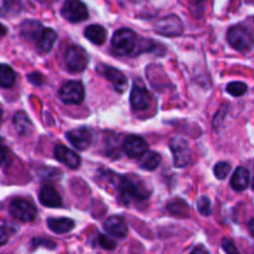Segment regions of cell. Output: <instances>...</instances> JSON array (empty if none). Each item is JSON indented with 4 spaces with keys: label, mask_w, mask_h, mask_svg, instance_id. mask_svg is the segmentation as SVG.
<instances>
[{
    "label": "cell",
    "mask_w": 254,
    "mask_h": 254,
    "mask_svg": "<svg viewBox=\"0 0 254 254\" xmlns=\"http://www.w3.org/2000/svg\"><path fill=\"white\" fill-rule=\"evenodd\" d=\"M191 254H210V252H208L203 246H197V247L193 248V251L191 252Z\"/></svg>",
    "instance_id": "cell-35"
},
{
    "label": "cell",
    "mask_w": 254,
    "mask_h": 254,
    "mask_svg": "<svg viewBox=\"0 0 254 254\" xmlns=\"http://www.w3.org/2000/svg\"><path fill=\"white\" fill-rule=\"evenodd\" d=\"M118 191L119 197L124 205L144 201L150 195L145 184L134 175L121 176L118 179Z\"/></svg>",
    "instance_id": "cell-1"
},
{
    "label": "cell",
    "mask_w": 254,
    "mask_h": 254,
    "mask_svg": "<svg viewBox=\"0 0 254 254\" xmlns=\"http://www.w3.org/2000/svg\"><path fill=\"white\" fill-rule=\"evenodd\" d=\"M15 83V72L9 64H0V87L10 88Z\"/></svg>",
    "instance_id": "cell-25"
},
{
    "label": "cell",
    "mask_w": 254,
    "mask_h": 254,
    "mask_svg": "<svg viewBox=\"0 0 254 254\" xmlns=\"http://www.w3.org/2000/svg\"><path fill=\"white\" fill-rule=\"evenodd\" d=\"M67 139L69 143L77 149V150H86L91 146L92 141H93V135H92L91 130L87 129L86 127H81V128L72 129L66 134Z\"/></svg>",
    "instance_id": "cell-10"
},
{
    "label": "cell",
    "mask_w": 254,
    "mask_h": 254,
    "mask_svg": "<svg viewBox=\"0 0 254 254\" xmlns=\"http://www.w3.org/2000/svg\"><path fill=\"white\" fill-rule=\"evenodd\" d=\"M1 114H2V112H1V109H0V122H1Z\"/></svg>",
    "instance_id": "cell-39"
},
{
    "label": "cell",
    "mask_w": 254,
    "mask_h": 254,
    "mask_svg": "<svg viewBox=\"0 0 254 254\" xmlns=\"http://www.w3.org/2000/svg\"><path fill=\"white\" fill-rule=\"evenodd\" d=\"M7 241H9V232H7L6 228L0 226V247L4 246Z\"/></svg>",
    "instance_id": "cell-34"
},
{
    "label": "cell",
    "mask_w": 254,
    "mask_h": 254,
    "mask_svg": "<svg viewBox=\"0 0 254 254\" xmlns=\"http://www.w3.org/2000/svg\"><path fill=\"white\" fill-rule=\"evenodd\" d=\"M231 171V165L226 161H220V163L216 164L215 166V175L216 178L220 179V180H223L226 179V176L230 174Z\"/></svg>",
    "instance_id": "cell-28"
},
{
    "label": "cell",
    "mask_w": 254,
    "mask_h": 254,
    "mask_svg": "<svg viewBox=\"0 0 254 254\" xmlns=\"http://www.w3.org/2000/svg\"><path fill=\"white\" fill-rule=\"evenodd\" d=\"M148 148H149L148 143H146L141 136L131 135L124 139L123 141L124 153L131 159L141 158V156L148 151Z\"/></svg>",
    "instance_id": "cell-11"
},
{
    "label": "cell",
    "mask_w": 254,
    "mask_h": 254,
    "mask_svg": "<svg viewBox=\"0 0 254 254\" xmlns=\"http://www.w3.org/2000/svg\"><path fill=\"white\" fill-rule=\"evenodd\" d=\"M11 161V153L4 141L0 139V166H7Z\"/></svg>",
    "instance_id": "cell-29"
},
{
    "label": "cell",
    "mask_w": 254,
    "mask_h": 254,
    "mask_svg": "<svg viewBox=\"0 0 254 254\" xmlns=\"http://www.w3.org/2000/svg\"><path fill=\"white\" fill-rule=\"evenodd\" d=\"M222 248H223V251H225L226 254H241L240 252H238L237 247L233 245L232 241L227 240V238H223L222 240Z\"/></svg>",
    "instance_id": "cell-31"
},
{
    "label": "cell",
    "mask_w": 254,
    "mask_h": 254,
    "mask_svg": "<svg viewBox=\"0 0 254 254\" xmlns=\"http://www.w3.org/2000/svg\"><path fill=\"white\" fill-rule=\"evenodd\" d=\"M248 227H250V232L252 233V236L254 237V218L250 221V225H248Z\"/></svg>",
    "instance_id": "cell-36"
},
{
    "label": "cell",
    "mask_w": 254,
    "mask_h": 254,
    "mask_svg": "<svg viewBox=\"0 0 254 254\" xmlns=\"http://www.w3.org/2000/svg\"><path fill=\"white\" fill-rule=\"evenodd\" d=\"M250 185V171L243 166L237 168V170L233 173L232 179H231V186L235 191H245Z\"/></svg>",
    "instance_id": "cell-19"
},
{
    "label": "cell",
    "mask_w": 254,
    "mask_h": 254,
    "mask_svg": "<svg viewBox=\"0 0 254 254\" xmlns=\"http://www.w3.org/2000/svg\"><path fill=\"white\" fill-rule=\"evenodd\" d=\"M227 40L233 49L241 52H247L252 49L254 35L248 27L243 26V25H236L228 30Z\"/></svg>",
    "instance_id": "cell-3"
},
{
    "label": "cell",
    "mask_w": 254,
    "mask_h": 254,
    "mask_svg": "<svg viewBox=\"0 0 254 254\" xmlns=\"http://www.w3.org/2000/svg\"><path fill=\"white\" fill-rule=\"evenodd\" d=\"M32 245L36 247V246H45V247L47 248H55L56 247V245H55L54 242H51V241H47V240H34L32 241Z\"/></svg>",
    "instance_id": "cell-33"
},
{
    "label": "cell",
    "mask_w": 254,
    "mask_h": 254,
    "mask_svg": "<svg viewBox=\"0 0 254 254\" xmlns=\"http://www.w3.org/2000/svg\"><path fill=\"white\" fill-rule=\"evenodd\" d=\"M84 36L94 45H102L107 39V31L101 25H89L84 30Z\"/></svg>",
    "instance_id": "cell-20"
},
{
    "label": "cell",
    "mask_w": 254,
    "mask_h": 254,
    "mask_svg": "<svg viewBox=\"0 0 254 254\" xmlns=\"http://www.w3.org/2000/svg\"><path fill=\"white\" fill-rule=\"evenodd\" d=\"M9 211L12 217L21 222H32L37 216V210L34 203L25 198H15L11 201Z\"/></svg>",
    "instance_id": "cell-4"
},
{
    "label": "cell",
    "mask_w": 254,
    "mask_h": 254,
    "mask_svg": "<svg viewBox=\"0 0 254 254\" xmlns=\"http://www.w3.org/2000/svg\"><path fill=\"white\" fill-rule=\"evenodd\" d=\"M47 226L50 230L57 235H64V233L71 232L74 228V222L71 218L61 217V218H49Z\"/></svg>",
    "instance_id": "cell-18"
},
{
    "label": "cell",
    "mask_w": 254,
    "mask_h": 254,
    "mask_svg": "<svg viewBox=\"0 0 254 254\" xmlns=\"http://www.w3.org/2000/svg\"><path fill=\"white\" fill-rule=\"evenodd\" d=\"M193 1H195V2H197V4H200V2H202L203 0H193Z\"/></svg>",
    "instance_id": "cell-38"
},
{
    "label": "cell",
    "mask_w": 254,
    "mask_h": 254,
    "mask_svg": "<svg viewBox=\"0 0 254 254\" xmlns=\"http://www.w3.org/2000/svg\"><path fill=\"white\" fill-rule=\"evenodd\" d=\"M57 39V34L52 29H42L36 39V49L40 54H49Z\"/></svg>",
    "instance_id": "cell-15"
},
{
    "label": "cell",
    "mask_w": 254,
    "mask_h": 254,
    "mask_svg": "<svg viewBox=\"0 0 254 254\" xmlns=\"http://www.w3.org/2000/svg\"><path fill=\"white\" fill-rule=\"evenodd\" d=\"M6 32H7L6 27H5L2 24H0V36H4V35H6Z\"/></svg>",
    "instance_id": "cell-37"
},
{
    "label": "cell",
    "mask_w": 254,
    "mask_h": 254,
    "mask_svg": "<svg viewBox=\"0 0 254 254\" xmlns=\"http://www.w3.org/2000/svg\"><path fill=\"white\" fill-rule=\"evenodd\" d=\"M107 233L116 238H124L128 235V226L121 216H112L104 223Z\"/></svg>",
    "instance_id": "cell-14"
},
{
    "label": "cell",
    "mask_w": 254,
    "mask_h": 254,
    "mask_svg": "<svg viewBox=\"0 0 254 254\" xmlns=\"http://www.w3.org/2000/svg\"><path fill=\"white\" fill-rule=\"evenodd\" d=\"M155 31L164 36H179L184 32V24L176 15H168L158 20L155 24Z\"/></svg>",
    "instance_id": "cell-9"
},
{
    "label": "cell",
    "mask_w": 254,
    "mask_h": 254,
    "mask_svg": "<svg viewBox=\"0 0 254 254\" xmlns=\"http://www.w3.org/2000/svg\"><path fill=\"white\" fill-rule=\"evenodd\" d=\"M55 158L60 161V163L64 164L66 166H68L69 169H77L81 165V158L78 156V154L74 153L71 149L66 148L64 145H56L55 146Z\"/></svg>",
    "instance_id": "cell-13"
},
{
    "label": "cell",
    "mask_w": 254,
    "mask_h": 254,
    "mask_svg": "<svg viewBox=\"0 0 254 254\" xmlns=\"http://www.w3.org/2000/svg\"><path fill=\"white\" fill-rule=\"evenodd\" d=\"M170 149L174 155L176 168H185L191 161V150L189 143L181 136H175L170 140Z\"/></svg>",
    "instance_id": "cell-6"
},
{
    "label": "cell",
    "mask_w": 254,
    "mask_h": 254,
    "mask_svg": "<svg viewBox=\"0 0 254 254\" xmlns=\"http://www.w3.org/2000/svg\"><path fill=\"white\" fill-rule=\"evenodd\" d=\"M27 79H29L30 83H32L34 86H41L44 83V77L39 72H32V73L27 74Z\"/></svg>",
    "instance_id": "cell-32"
},
{
    "label": "cell",
    "mask_w": 254,
    "mask_h": 254,
    "mask_svg": "<svg viewBox=\"0 0 254 254\" xmlns=\"http://www.w3.org/2000/svg\"><path fill=\"white\" fill-rule=\"evenodd\" d=\"M64 62L71 72H81L88 64V54L81 46H69L64 52Z\"/></svg>",
    "instance_id": "cell-5"
},
{
    "label": "cell",
    "mask_w": 254,
    "mask_h": 254,
    "mask_svg": "<svg viewBox=\"0 0 254 254\" xmlns=\"http://www.w3.org/2000/svg\"><path fill=\"white\" fill-rule=\"evenodd\" d=\"M197 210L202 216H210L212 212L211 201L207 196H201L197 200Z\"/></svg>",
    "instance_id": "cell-27"
},
{
    "label": "cell",
    "mask_w": 254,
    "mask_h": 254,
    "mask_svg": "<svg viewBox=\"0 0 254 254\" xmlns=\"http://www.w3.org/2000/svg\"><path fill=\"white\" fill-rule=\"evenodd\" d=\"M151 102L150 93L144 86L134 83L130 93V104L134 111H144L149 107Z\"/></svg>",
    "instance_id": "cell-12"
},
{
    "label": "cell",
    "mask_w": 254,
    "mask_h": 254,
    "mask_svg": "<svg viewBox=\"0 0 254 254\" xmlns=\"http://www.w3.org/2000/svg\"><path fill=\"white\" fill-rule=\"evenodd\" d=\"M61 15L69 22L84 21L88 17L87 6L79 0H67L61 9Z\"/></svg>",
    "instance_id": "cell-8"
},
{
    "label": "cell",
    "mask_w": 254,
    "mask_h": 254,
    "mask_svg": "<svg viewBox=\"0 0 254 254\" xmlns=\"http://www.w3.org/2000/svg\"><path fill=\"white\" fill-rule=\"evenodd\" d=\"M12 123H14L15 129H16V131L20 135H27L32 129V123L24 112L15 113L14 118H12Z\"/></svg>",
    "instance_id": "cell-22"
},
{
    "label": "cell",
    "mask_w": 254,
    "mask_h": 254,
    "mask_svg": "<svg viewBox=\"0 0 254 254\" xmlns=\"http://www.w3.org/2000/svg\"><path fill=\"white\" fill-rule=\"evenodd\" d=\"M166 208L169 210V212L173 213V215L181 216V217H186L190 212V208H189V205L181 198H174L170 202L168 203Z\"/></svg>",
    "instance_id": "cell-24"
},
{
    "label": "cell",
    "mask_w": 254,
    "mask_h": 254,
    "mask_svg": "<svg viewBox=\"0 0 254 254\" xmlns=\"http://www.w3.org/2000/svg\"><path fill=\"white\" fill-rule=\"evenodd\" d=\"M113 51L119 56H129L135 52L138 47V36L133 30L119 29L114 32L112 39Z\"/></svg>",
    "instance_id": "cell-2"
},
{
    "label": "cell",
    "mask_w": 254,
    "mask_h": 254,
    "mask_svg": "<svg viewBox=\"0 0 254 254\" xmlns=\"http://www.w3.org/2000/svg\"><path fill=\"white\" fill-rule=\"evenodd\" d=\"M161 156L160 154L155 153V151H146L141 158H139V166L143 170L153 171L160 165Z\"/></svg>",
    "instance_id": "cell-21"
},
{
    "label": "cell",
    "mask_w": 254,
    "mask_h": 254,
    "mask_svg": "<svg viewBox=\"0 0 254 254\" xmlns=\"http://www.w3.org/2000/svg\"><path fill=\"white\" fill-rule=\"evenodd\" d=\"M42 29H44V27L41 26L40 22L32 21V20H26V21H24L21 24V35L25 39L36 41L40 32L42 31Z\"/></svg>",
    "instance_id": "cell-23"
},
{
    "label": "cell",
    "mask_w": 254,
    "mask_h": 254,
    "mask_svg": "<svg viewBox=\"0 0 254 254\" xmlns=\"http://www.w3.org/2000/svg\"><path fill=\"white\" fill-rule=\"evenodd\" d=\"M252 186H253V190H254V179H253V184H252Z\"/></svg>",
    "instance_id": "cell-40"
},
{
    "label": "cell",
    "mask_w": 254,
    "mask_h": 254,
    "mask_svg": "<svg viewBox=\"0 0 254 254\" xmlns=\"http://www.w3.org/2000/svg\"><path fill=\"white\" fill-rule=\"evenodd\" d=\"M103 76L111 82L114 86V88L119 92L126 91L127 86H128V79L124 76L123 72H121L119 69L114 68V67L106 66L103 69Z\"/></svg>",
    "instance_id": "cell-16"
},
{
    "label": "cell",
    "mask_w": 254,
    "mask_h": 254,
    "mask_svg": "<svg viewBox=\"0 0 254 254\" xmlns=\"http://www.w3.org/2000/svg\"><path fill=\"white\" fill-rule=\"evenodd\" d=\"M247 84L243 82H231L227 84V92L233 97H241L247 92Z\"/></svg>",
    "instance_id": "cell-26"
},
{
    "label": "cell",
    "mask_w": 254,
    "mask_h": 254,
    "mask_svg": "<svg viewBox=\"0 0 254 254\" xmlns=\"http://www.w3.org/2000/svg\"><path fill=\"white\" fill-rule=\"evenodd\" d=\"M98 242H99V246L107 251H113L114 248L117 247L116 241H113L111 237H108V236L106 235H99Z\"/></svg>",
    "instance_id": "cell-30"
},
{
    "label": "cell",
    "mask_w": 254,
    "mask_h": 254,
    "mask_svg": "<svg viewBox=\"0 0 254 254\" xmlns=\"http://www.w3.org/2000/svg\"><path fill=\"white\" fill-rule=\"evenodd\" d=\"M130 1H139V0H130Z\"/></svg>",
    "instance_id": "cell-41"
},
{
    "label": "cell",
    "mask_w": 254,
    "mask_h": 254,
    "mask_svg": "<svg viewBox=\"0 0 254 254\" xmlns=\"http://www.w3.org/2000/svg\"><path fill=\"white\" fill-rule=\"evenodd\" d=\"M40 202L46 207L56 208L62 205V198L60 193L52 186L46 185L40 190Z\"/></svg>",
    "instance_id": "cell-17"
},
{
    "label": "cell",
    "mask_w": 254,
    "mask_h": 254,
    "mask_svg": "<svg viewBox=\"0 0 254 254\" xmlns=\"http://www.w3.org/2000/svg\"><path fill=\"white\" fill-rule=\"evenodd\" d=\"M60 98L66 104H81L84 98L83 84L78 81H69L60 89Z\"/></svg>",
    "instance_id": "cell-7"
}]
</instances>
